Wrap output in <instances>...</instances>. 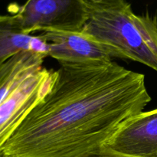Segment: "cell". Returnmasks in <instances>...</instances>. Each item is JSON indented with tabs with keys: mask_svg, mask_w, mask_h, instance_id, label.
<instances>
[{
	"mask_svg": "<svg viewBox=\"0 0 157 157\" xmlns=\"http://www.w3.org/2000/svg\"><path fill=\"white\" fill-rule=\"evenodd\" d=\"M145 75L114 61L59 64L51 89L0 150V157H86L151 101Z\"/></svg>",
	"mask_w": 157,
	"mask_h": 157,
	"instance_id": "obj_1",
	"label": "cell"
},
{
	"mask_svg": "<svg viewBox=\"0 0 157 157\" xmlns=\"http://www.w3.org/2000/svg\"><path fill=\"white\" fill-rule=\"evenodd\" d=\"M81 32L112 58L146 65L157 72V16L136 15L127 0H85Z\"/></svg>",
	"mask_w": 157,
	"mask_h": 157,
	"instance_id": "obj_2",
	"label": "cell"
},
{
	"mask_svg": "<svg viewBox=\"0 0 157 157\" xmlns=\"http://www.w3.org/2000/svg\"><path fill=\"white\" fill-rule=\"evenodd\" d=\"M12 13L19 16L27 35L44 30L81 32L87 18L85 0H27Z\"/></svg>",
	"mask_w": 157,
	"mask_h": 157,
	"instance_id": "obj_3",
	"label": "cell"
},
{
	"mask_svg": "<svg viewBox=\"0 0 157 157\" xmlns=\"http://www.w3.org/2000/svg\"><path fill=\"white\" fill-rule=\"evenodd\" d=\"M55 71L42 67L32 74L0 104V150L49 91Z\"/></svg>",
	"mask_w": 157,
	"mask_h": 157,
	"instance_id": "obj_4",
	"label": "cell"
},
{
	"mask_svg": "<svg viewBox=\"0 0 157 157\" xmlns=\"http://www.w3.org/2000/svg\"><path fill=\"white\" fill-rule=\"evenodd\" d=\"M38 35L48 44V56L59 64L96 65L113 61L107 51L81 32L44 30Z\"/></svg>",
	"mask_w": 157,
	"mask_h": 157,
	"instance_id": "obj_5",
	"label": "cell"
},
{
	"mask_svg": "<svg viewBox=\"0 0 157 157\" xmlns=\"http://www.w3.org/2000/svg\"><path fill=\"white\" fill-rule=\"evenodd\" d=\"M105 147L130 157H157V108L129 120Z\"/></svg>",
	"mask_w": 157,
	"mask_h": 157,
	"instance_id": "obj_6",
	"label": "cell"
},
{
	"mask_svg": "<svg viewBox=\"0 0 157 157\" xmlns=\"http://www.w3.org/2000/svg\"><path fill=\"white\" fill-rule=\"evenodd\" d=\"M48 44L38 35H27L16 13L0 14V65L19 52L32 51L47 55Z\"/></svg>",
	"mask_w": 157,
	"mask_h": 157,
	"instance_id": "obj_7",
	"label": "cell"
},
{
	"mask_svg": "<svg viewBox=\"0 0 157 157\" xmlns=\"http://www.w3.org/2000/svg\"><path fill=\"white\" fill-rule=\"evenodd\" d=\"M46 57L44 54L25 51L0 65V104L29 75L42 68Z\"/></svg>",
	"mask_w": 157,
	"mask_h": 157,
	"instance_id": "obj_8",
	"label": "cell"
},
{
	"mask_svg": "<svg viewBox=\"0 0 157 157\" xmlns=\"http://www.w3.org/2000/svg\"><path fill=\"white\" fill-rule=\"evenodd\" d=\"M86 157H130L127 156H124V155L120 154V153H117V152L113 151V150H110L108 147H102L95 151L94 153H91V154L88 155Z\"/></svg>",
	"mask_w": 157,
	"mask_h": 157,
	"instance_id": "obj_9",
	"label": "cell"
}]
</instances>
